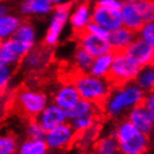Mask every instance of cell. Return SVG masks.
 I'll return each instance as SVG.
<instances>
[{
  "label": "cell",
  "mask_w": 154,
  "mask_h": 154,
  "mask_svg": "<svg viewBox=\"0 0 154 154\" xmlns=\"http://www.w3.org/2000/svg\"><path fill=\"white\" fill-rule=\"evenodd\" d=\"M70 79L83 100H89L104 109V105L109 96V91L112 89L107 82L103 81L100 77L85 74L79 70L72 74Z\"/></svg>",
  "instance_id": "6da1fadb"
},
{
  "label": "cell",
  "mask_w": 154,
  "mask_h": 154,
  "mask_svg": "<svg viewBox=\"0 0 154 154\" xmlns=\"http://www.w3.org/2000/svg\"><path fill=\"white\" fill-rule=\"evenodd\" d=\"M141 72L142 67L137 63H135L124 53H117L115 54L107 75L105 76V81L109 84L112 89H119L124 87L131 81L136 79Z\"/></svg>",
  "instance_id": "7a4b0ae2"
},
{
  "label": "cell",
  "mask_w": 154,
  "mask_h": 154,
  "mask_svg": "<svg viewBox=\"0 0 154 154\" xmlns=\"http://www.w3.org/2000/svg\"><path fill=\"white\" fill-rule=\"evenodd\" d=\"M144 97L145 96L143 89L140 88L137 85H130L126 87L124 86L122 88H119V91L113 95L108 96L104 108L108 113V115H119L126 108L135 107L142 104Z\"/></svg>",
  "instance_id": "3957f363"
},
{
  "label": "cell",
  "mask_w": 154,
  "mask_h": 154,
  "mask_svg": "<svg viewBox=\"0 0 154 154\" xmlns=\"http://www.w3.org/2000/svg\"><path fill=\"white\" fill-rule=\"evenodd\" d=\"M46 103L47 98L42 93L29 89H21L17 92L15 98L12 100L15 112L29 121L38 117L39 114L46 108Z\"/></svg>",
  "instance_id": "277c9868"
},
{
  "label": "cell",
  "mask_w": 154,
  "mask_h": 154,
  "mask_svg": "<svg viewBox=\"0 0 154 154\" xmlns=\"http://www.w3.org/2000/svg\"><path fill=\"white\" fill-rule=\"evenodd\" d=\"M77 136H81V134L72 126V124L64 123L47 132L45 141L50 149H67L75 143Z\"/></svg>",
  "instance_id": "5b68a950"
},
{
  "label": "cell",
  "mask_w": 154,
  "mask_h": 154,
  "mask_svg": "<svg viewBox=\"0 0 154 154\" xmlns=\"http://www.w3.org/2000/svg\"><path fill=\"white\" fill-rule=\"evenodd\" d=\"M123 53L137 63L142 68L154 66V48L142 38L134 39Z\"/></svg>",
  "instance_id": "8992f818"
},
{
  "label": "cell",
  "mask_w": 154,
  "mask_h": 154,
  "mask_svg": "<svg viewBox=\"0 0 154 154\" xmlns=\"http://www.w3.org/2000/svg\"><path fill=\"white\" fill-rule=\"evenodd\" d=\"M76 37L79 42V46L85 48L95 58L106 55L108 53H112V47L108 40L93 35L86 29L76 31Z\"/></svg>",
  "instance_id": "52a82bcc"
},
{
  "label": "cell",
  "mask_w": 154,
  "mask_h": 154,
  "mask_svg": "<svg viewBox=\"0 0 154 154\" xmlns=\"http://www.w3.org/2000/svg\"><path fill=\"white\" fill-rule=\"evenodd\" d=\"M70 7H72V2H65V4L57 5L55 8V12L45 38V42L48 46H53L57 42L59 34L62 32L63 28L68 19Z\"/></svg>",
  "instance_id": "ba28073f"
},
{
  "label": "cell",
  "mask_w": 154,
  "mask_h": 154,
  "mask_svg": "<svg viewBox=\"0 0 154 154\" xmlns=\"http://www.w3.org/2000/svg\"><path fill=\"white\" fill-rule=\"evenodd\" d=\"M91 19L93 23L100 25V27L107 29L108 31H114L123 26L121 10H113L98 5H96L94 8Z\"/></svg>",
  "instance_id": "9c48e42d"
},
{
  "label": "cell",
  "mask_w": 154,
  "mask_h": 154,
  "mask_svg": "<svg viewBox=\"0 0 154 154\" xmlns=\"http://www.w3.org/2000/svg\"><path fill=\"white\" fill-rule=\"evenodd\" d=\"M10 39L14 42V45H15L18 54L20 55V57H23L25 55H27L34 46V42H35L34 27L27 21L20 23L19 28L11 36Z\"/></svg>",
  "instance_id": "30bf717a"
},
{
  "label": "cell",
  "mask_w": 154,
  "mask_h": 154,
  "mask_svg": "<svg viewBox=\"0 0 154 154\" xmlns=\"http://www.w3.org/2000/svg\"><path fill=\"white\" fill-rule=\"evenodd\" d=\"M66 119H67L66 111L56 104L46 106V108L37 117V121L46 130V132H49L50 130L64 124Z\"/></svg>",
  "instance_id": "8fae6325"
},
{
  "label": "cell",
  "mask_w": 154,
  "mask_h": 154,
  "mask_svg": "<svg viewBox=\"0 0 154 154\" xmlns=\"http://www.w3.org/2000/svg\"><path fill=\"white\" fill-rule=\"evenodd\" d=\"M121 14L123 18V26L134 32H139L143 25L145 23L136 4L124 2L123 7L121 9Z\"/></svg>",
  "instance_id": "7c38bea8"
},
{
  "label": "cell",
  "mask_w": 154,
  "mask_h": 154,
  "mask_svg": "<svg viewBox=\"0 0 154 154\" xmlns=\"http://www.w3.org/2000/svg\"><path fill=\"white\" fill-rule=\"evenodd\" d=\"M81 98L82 97L77 88L72 83V84H65L58 89L54 97V102L59 107L67 111L70 107H73Z\"/></svg>",
  "instance_id": "4fadbf2b"
},
{
  "label": "cell",
  "mask_w": 154,
  "mask_h": 154,
  "mask_svg": "<svg viewBox=\"0 0 154 154\" xmlns=\"http://www.w3.org/2000/svg\"><path fill=\"white\" fill-rule=\"evenodd\" d=\"M134 31L130 30L128 28L124 27V26L119 27V29L114 31H111L108 42L111 44L113 53L114 54L123 53L125 48L134 40Z\"/></svg>",
  "instance_id": "5bb4252c"
},
{
  "label": "cell",
  "mask_w": 154,
  "mask_h": 154,
  "mask_svg": "<svg viewBox=\"0 0 154 154\" xmlns=\"http://www.w3.org/2000/svg\"><path fill=\"white\" fill-rule=\"evenodd\" d=\"M128 121L136 127L137 131L146 135L152 131L154 125L153 121L151 119L149 113L142 104L133 107L128 115Z\"/></svg>",
  "instance_id": "9a60e30c"
},
{
  "label": "cell",
  "mask_w": 154,
  "mask_h": 154,
  "mask_svg": "<svg viewBox=\"0 0 154 154\" xmlns=\"http://www.w3.org/2000/svg\"><path fill=\"white\" fill-rule=\"evenodd\" d=\"M147 143V135L139 132L131 140L124 143H119V152L122 154H142L146 150Z\"/></svg>",
  "instance_id": "2e32d148"
},
{
  "label": "cell",
  "mask_w": 154,
  "mask_h": 154,
  "mask_svg": "<svg viewBox=\"0 0 154 154\" xmlns=\"http://www.w3.org/2000/svg\"><path fill=\"white\" fill-rule=\"evenodd\" d=\"M49 0H25L21 4V12L25 15H45L53 9Z\"/></svg>",
  "instance_id": "e0dca14e"
},
{
  "label": "cell",
  "mask_w": 154,
  "mask_h": 154,
  "mask_svg": "<svg viewBox=\"0 0 154 154\" xmlns=\"http://www.w3.org/2000/svg\"><path fill=\"white\" fill-rule=\"evenodd\" d=\"M114 57H115V54L113 51L106 55H103V56H100V57H96L92 68L89 70V74L93 76L100 77V78L105 77L107 75L111 66H112Z\"/></svg>",
  "instance_id": "ac0fdd59"
},
{
  "label": "cell",
  "mask_w": 154,
  "mask_h": 154,
  "mask_svg": "<svg viewBox=\"0 0 154 154\" xmlns=\"http://www.w3.org/2000/svg\"><path fill=\"white\" fill-rule=\"evenodd\" d=\"M20 58V55L16 49L11 39L2 40L0 46V65L9 66L16 63Z\"/></svg>",
  "instance_id": "d6986e66"
},
{
  "label": "cell",
  "mask_w": 154,
  "mask_h": 154,
  "mask_svg": "<svg viewBox=\"0 0 154 154\" xmlns=\"http://www.w3.org/2000/svg\"><path fill=\"white\" fill-rule=\"evenodd\" d=\"M94 107H96V104H94L89 100L81 98L73 107H70L69 109L66 111V115H67V119L72 121V119H78V117H82V116H85L87 114L95 112L96 108Z\"/></svg>",
  "instance_id": "ffe728a7"
},
{
  "label": "cell",
  "mask_w": 154,
  "mask_h": 154,
  "mask_svg": "<svg viewBox=\"0 0 154 154\" xmlns=\"http://www.w3.org/2000/svg\"><path fill=\"white\" fill-rule=\"evenodd\" d=\"M89 18L91 17H89V10L87 5L83 4L81 6H78L70 17V23H72V26L75 29V31L85 29L86 26L91 23Z\"/></svg>",
  "instance_id": "44dd1931"
},
{
  "label": "cell",
  "mask_w": 154,
  "mask_h": 154,
  "mask_svg": "<svg viewBox=\"0 0 154 154\" xmlns=\"http://www.w3.org/2000/svg\"><path fill=\"white\" fill-rule=\"evenodd\" d=\"M20 26V21L17 17L14 16H2L0 18V37L2 40L9 39L15 34Z\"/></svg>",
  "instance_id": "7402d4cb"
},
{
  "label": "cell",
  "mask_w": 154,
  "mask_h": 154,
  "mask_svg": "<svg viewBox=\"0 0 154 154\" xmlns=\"http://www.w3.org/2000/svg\"><path fill=\"white\" fill-rule=\"evenodd\" d=\"M95 62V57L89 54L87 50L82 46H78L75 53V63H76L77 70L86 73L89 72L93 64Z\"/></svg>",
  "instance_id": "603a6c76"
},
{
  "label": "cell",
  "mask_w": 154,
  "mask_h": 154,
  "mask_svg": "<svg viewBox=\"0 0 154 154\" xmlns=\"http://www.w3.org/2000/svg\"><path fill=\"white\" fill-rule=\"evenodd\" d=\"M119 151V143L116 136H106L100 139L95 144L96 154H117Z\"/></svg>",
  "instance_id": "cb8c5ba5"
},
{
  "label": "cell",
  "mask_w": 154,
  "mask_h": 154,
  "mask_svg": "<svg viewBox=\"0 0 154 154\" xmlns=\"http://www.w3.org/2000/svg\"><path fill=\"white\" fill-rule=\"evenodd\" d=\"M46 141L44 140H27L21 144L19 154H46L47 151Z\"/></svg>",
  "instance_id": "d4e9b609"
},
{
  "label": "cell",
  "mask_w": 154,
  "mask_h": 154,
  "mask_svg": "<svg viewBox=\"0 0 154 154\" xmlns=\"http://www.w3.org/2000/svg\"><path fill=\"white\" fill-rule=\"evenodd\" d=\"M137 133H139V131L136 130V127L130 121H124L116 128L115 136L117 141H119V143H124L128 141V140H131Z\"/></svg>",
  "instance_id": "484cf974"
},
{
  "label": "cell",
  "mask_w": 154,
  "mask_h": 154,
  "mask_svg": "<svg viewBox=\"0 0 154 154\" xmlns=\"http://www.w3.org/2000/svg\"><path fill=\"white\" fill-rule=\"evenodd\" d=\"M135 81L136 85L143 91H154V66H150V68L141 72Z\"/></svg>",
  "instance_id": "4316f807"
},
{
  "label": "cell",
  "mask_w": 154,
  "mask_h": 154,
  "mask_svg": "<svg viewBox=\"0 0 154 154\" xmlns=\"http://www.w3.org/2000/svg\"><path fill=\"white\" fill-rule=\"evenodd\" d=\"M95 119H96V111L91 113V114H87V115H85V116L78 117V119H72L70 124H72V126L82 135L83 133H85L87 130H89V128L93 126Z\"/></svg>",
  "instance_id": "83f0119b"
},
{
  "label": "cell",
  "mask_w": 154,
  "mask_h": 154,
  "mask_svg": "<svg viewBox=\"0 0 154 154\" xmlns=\"http://www.w3.org/2000/svg\"><path fill=\"white\" fill-rule=\"evenodd\" d=\"M27 133L29 139L31 140H46L47 132L44 127L40 125L37 119L29 121L27 126Z\"/></svg>",
  "instance_id": "f1b7e54d"
},
{
  "label": "cell",
  "mask_w": 154,
  "mask_h": 154,
  "mask_svg": "<svg viewBox=\"0 0 154 154\" xmlns=\"http://www.w3.org/2000/svg\"><path fill=\"white\" fill-rule=\"evenodd\" d=\"M145 23H154V1L141 0L136 4Z\"/></svg>",
  "instance_id": "f546056e"
},
{
  "label": "cell",
  "mask_w": 154,
  "mask_h": 154,
  "mask_svg": "<svg viewBox=\"0 0 154 154\" xmlns=\"http://www.w3.org/2000/svg\"><path fill=\"white\" fill-rule=\"evenodd\" d=\"M44 59H45V53L42 50H32L26 57V65L29 68L34 69L42 65Z\"/></svg>",
  "instance_id": "4dcf8cb0"
},
{
  "label": "cell",
  "mask_w": 154,
  "mask_h": 154,
  "mask_svg": "<svg viewBox=\"0 0 154 154\" xmlns=\"http://www.w3.org/2000/svg\"><path fill=\"white\" fill-rule=\"evenodd\" d=\"M16 137L12 135L2 136L0 140V154H14L16 151Z\"/></svg>",
  "instance_id": "1f68e13d"
},
{
  "label": "cell",
  "mask_w": 154,
  "mask_h": 154,
  "mask_svg": "<svg viewBox=\"0 0 154 154\" xmlns=\"http://www.w3.org/2000/svg\"><path fill=\"white\" fill-rule=\"evenodd\" d=\"M140 37L154 48V23H145L139 31Z\"/></svg>",
  "instance_id": "d6a6232c"
},
{
  "label": "cell",
  "mask_w": 154,
  "mask_h": 154,
  "mask_svg": "<svg viewBox=\"0 0 154 154\" xmlns=\"http://www.w3.org/2000/svg\"><path fill=\"white\" fill-rule=\"evenodd\" d=\"M85 29L88 31V32L93 34V35L97 36V37H100V38H102V39H106V40H108L109 32H111V31H108L107 29L100 27V25L93 23V21H91V23L86 26V28H85Z\"/></svg>",
  "instance_id": "836d02e7"
},
{
  "label": "cell",
  "mask_w": 154,
  "mask_h": 154,
  "mask_svg": "<svg viewBox=\"0 0 154 154\" xmlns=\"http://www.w3.org/2000/svg\"><path fill=\"white\" fill-rule=\"evenodd\" d=\"M142 105L145 107V109H146L149 115H150L151 119L153 121L154 123V91H152L146 97H144Z\"/></svg>",
  "instance_id": "e575fe53"
},
{
  "label": "cell",
  "mask_w": 154,
  "mask_h": 154,
  "mask_svg": "<svg viewBox=\"0 0 154 154\" xmlns=\"http://www.w3.org/2000/svg\"><path fill=\"white\" fill-rule=\"evenodd\" d=\"M10 78V69H9V66L6 65H0V87L1 91L4 93L5 87L7 86L8 82Z\"/></svg>",
  "instance_id": "d590c367"
},
{
  "label": "cell",
  "mask_w": 154,
  "mask_h": 154,
  "mask_svg": "<svg viewBox=\"0 0 154 154\" xmlns=\"http://www.w3.org/2000/svg\"><path fill=\"white\" fill-rule=\"evenodd\" d=\"M96 5L108 9H113V10H121L123 7L122 0H100Z\"/></svg>",
  "instance_id": "8d00e7d4"
},
{
  "label": "cell",
  "mask_w": 154,
  "mask_h": 154,
  "mask_svg": "<svg viewBox=\"0 0 154 154\" xmlns=\"http://www.w3.org/2000/svg\"><path fill=\"white\" fill-rule=\"evenodd\" d=\"M51 4H55V5H60L63 2V0H49Z\"/></svg>",
  "instance_id": "74e56055"
},
{
  "label": "cell",
  "mask_w": 154,
  "mask_h": 154,
  "mask_svg": "<svg viewBox=\"0 0 154 154\" xmlns=\"http://www.w3.org/2000/svg\"><path fill=\"white\" fill-rule=\"evenodd\" d=\"M6 12H7V9H6L4 6H1V12H0V14H1V17H2V16H6Z\"/></svg>",
  "instance_id": "f35d334b"
},
{
  "label": "cell",
  "mask_w": 154,
  "mask_h": 154,
  "mask_svg": "<svg viewBox=\"0 0 154 154\" xmlns=\"http://www.w3.org/2000/svg\"><path fill=\"white\" fill-rule=\"evenodd\" d=\"M123 2H133V4H137L141 0H122Z\"/></svg>",
  "instance_id": "ab89813d"
},
{
  "label": "cell",
  "mask_w": 154,
  "mask_h": 154,
  "mask_svg": "<svg viewBox=\"0 0 154 154\" xmlns=\"http://www.w3.org/2000/svg\"><path fill=\"white\" fill-rule=\"evenodd\" d=\"M2 1H5V0H2ZM6 1H7V0H6Z\"/></svg>",
  "instance_id": "60d3db41"
}]
</instances>
